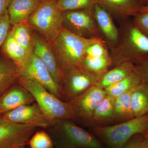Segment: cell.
Listing matches in <instances>:
<instances>
[{
  "label": "cell",
  "mask_w": 148,
  "mask_h": 148,
  "mask_svg": "<svg viewBox=\"0 0 148 148\" xmlns=\"http://www.w3.org/2000/svg\"><path fill=\"white\" fill-rule=\"evenodd\" d=\"M73 121L59 119L52 123L47 130L57 148H102L93 135L77 125Z\"/></svg>",
  "instance_id": "2"
},
{
  "label": "cell",
  "mask_w": 148,
  "mask_h": 148,
  "mask_svg": "<svg viewBox=\"0 0 148 148\" xmlns=\"http://www.w3.org/2000/svg\"><path fill=\"white\" fill-rule=\"evenodd\" d=\"M114 103L115 98L107 94L94 110L91 124H101L114 120Z\"/></svg>",
  "instance_id": "23"
},
{
  "label": "cell",
  "mask_w": 148,
  "mask_h": 148,
  "mask_svg": "<svg viewBox=\"0 0 148 148\" xmlns=\"http://www.w3.org/2000/svg\"><path fill=\"white\" fill-rule=\"evenodd\" d=\"M18 67L11 60L0 58V96L17 83Z\"/></svg>",
  "instance_id": "19"
},
{
  "label": "cell",
  "mask_w": 148,
  "mask_h": 148,
  "mask_svg": "<svg viewBox=\"0 0 148 148\" xmlns=\"http://www.w3.org/2000/svg\"><path fill=\"white\" fill-rule=\"evenodd\" d=\"M1 48L4 53L18 67L24 63L30 54L17 42L10 31L9 32Z\"/></svg>",
  "instance_id": "22"
},
{
  "label": "cell",
  "mask_w": 148,
  "mask_h": 148,
  "mask_svg": "<svg viewBox=\"0 0 148 148\" xmlns=\"http://www.w3.org/2000/svg\"><path fill=\"white\" fill-rule=\"evenodd\" d=\"M41 2L45 1H48V0H40Z\"/></svg>",
  "instance_id": "39"
},
{
  "label": "cell",
  "mask_w": 148,
  "mask_h": 148,
  "mask_svg": "<svg viewBox=\"0 0 148 148\" xmlns=\"http://www.w3.org/2000/svg\"><path fill=\"white\" fill-rule=\"evenodd\" d=\"M134 17L133 23L148 38V11L139 12Z\"/></svg>",
  "instance_id": "30"
},
{
  "label": "cell",
  "mask_w": 148,
  "mask_h": 148,
  "mask_svg": "<svg viewBox=\"0 0 148 148\" xmlns=\"http://www.w3.org/2000/svg\"><path fill=\"white\" fill-rule=\"evenodd\" d=\"M93 12L101 33L108 42L112 44L117 43L119 38V32L111 14L97 4L94 6Z\"/></svg>",
  "instance_id": "17"
},
{
  "label": "cell",
  "mask_w": 148,
  "mask_h": 148,
  "mask_svg": "<svg viewBox=\"0 0 148 148\" xmlns=\"http://www.w3.org/2000/svg\"><path fill=\"white\" fill-rule=\"evenodd\" d=\"M12 26L10 31L14 38L30 54L33 51L34 44V33L32 29L27 22Z\"/></svg>",
  "instance_id": "24"
},
{
  "label": "cell",
  "mask_w": 148,
  "mask_h": 148,
  "mask_svg": "<svg viewBox=\"0 0 148 148\" xmlns=\"http://www.w3.org/2000/svg\"><path fill=\"white\" fill-rule=\"evenodd\" d=\"M33 53L45 66L52 78L61 88L62 73L51 44L42 37L34 33Z\"/></svg>",
  "instance_id": "13"
},
{
  "label": "cell",
  "mask_w": 148,
  "mask_h": 148,
  "mask_svg": "<svg viewBox=\"0 0 148 148\" xmlns=\"http://www.w3.org/2000/svg\"><path fill=\"white\" fill-rule=\"evenodd\" d=\"M10 0H0V18L7 11Z\"/></svg>",
  "instance_id": "34"
},
{
  "label": "cell",
  "mask_w": 148,
  "mask_h": 148,
  "mask_svg": "<svg viewBox=\"0 0 148 148\" xmlns=\"http://www.w3.org/2000/svg\"><path fill=\"white\" fill-rule=\"evenodd\" d=\"M17 83L32 94L35 102L52 123L59 119L77 121L70 102L58 98L34 81L18 78Z\"/></svg>",
  "instance_id": "4"
},
{
  "label": "cell",
  "mask_w": 148,
  "mask_h": 148,
  "mask_svg": "<svg viewBox=\"0 0 148 148\" xmlns=\"http://www.w3.org/2000/svg\"><path fill=\"white\" fill-rule=\"evenodd\" d=\"M148 128V114L111 126H98L93 132L110 148H120L133 136Z\"/></svg>",
  "instance_id": "5"
},
{
  "label": "cell",
  "mask_w": 148,
  "mask_h": 148,
  "mask_svg": "<svg viewBox=\"0 0 148 148\" xmlns=\"http://www.w3.org/2000/svg\"><path fill=\"white\" fill-rule=\"evenodd\" d=\"M110 56L115 66L126 61L135 64L148 56V37L133 22L127 26L121 42L113 49Z\"/></svg>",
  "instance_id": "6"
},
{
  "label": "cell",
  "mask_w": 148,
  "mask_h": 148,
  "mask_svg": "<svg viewBox=\"0 0 148 148\" xmlns=\"http://www.w3.org/2000/svg\"><path fill=\"white\" fill-rule=\"evenodd\" d=\"M101 39L90 45L86 49V56H110L108 51Z\"/></svg>",
  "instance_id": "29"
},
{
  "label": "cell",
  "mask_w": 148,
  "mask_h": 148,
  "mask_svg": "<svg viewBox=\"0 0 148 148\" xmlns=\"http://www.w3.org/2000/svg\"><path fill=\"white\" fill-rule=\"evenodd\" d=\"M135 70L134 63L130 61L123 62L103 75L96 85L105 89L126 77Z\"/></svg>",
  "instance_id": "18"
},
{
  "label": "cell",
  "mask_w": 148,
  "mask_h": 148,
  "mask_svg": "<svg viewBox=\"0 0 148 148\" xmlns=\"http://www.w3.org/2000/svg\"><path fill=\"white\" fill-rule=\"evenodd\" d=\"M110 56H86L83 67L88 71L102 77L109 71L112 65Z\"/></svg>",
  "instance_id": "26"
},
{
  "label": "cell",
  "mask_w": 148,
  "mask_h": 148,
  "mask_svg": "<svg viewBox=\"0 0 148 148\" xmlns=\"http://www.w3.org/2000/svg\"><path fill=\"white\" fill-rule=\"evenodd\" d=\"M101 39L100 37L79 36L63 28L51 44L61 72L71 68L83 67L88 47Z\"/></svg>",
  "instance_id": "1"
},
{
  "label": "cell",
  "mask_w": 148,
  "mask_h": 148,
  "mask_svg": "<svg viewBox=\"0 0 148 148\" xmlns=\"http://www.w3.org/2000/svg\"><path fill=\"white\" fill-rule=\"evenodd\" d=\"M144 136H148V128L147 130L145 132V133L144 134Z\"/></svg>",
  "instance_id": "38"
},
{
  "label": "cell",
  "mask_w": 148,
  "mask_h": 148,
  "mask_svg": "<svg viewBox=\"0 0 148 148\" xmlns=\"http://www.w3.org/2000/svg\"><path fill=\"white\" fill-rule=\"evenodd\" d=\"M144 82L143 78L135 69L134 72L126 77L104 89L107 94L115 98L132 90Z\"/></svg>",
  "instance_id": "21"
},
{
  "label": "cell",
  "mask_w": 148,
  "mask_h": 148,
  "mask_svg": "<svg viewBox=\"0 0 148 148\" xmlns=\"http://www.w3.org/2000/svg\"><path fill=\"white\" fill-rule=\"evenodd\" d=\"M36 128L13 123L0 115V148H26Z\"/></svg>",
  "instance_id": "11"
},
{
  "label": "cell",
  "mask_w": 148,
  "mask_h": 148,
  "mask_svg": "<svg viewBox=\"0 0 148 148\" xmlns=\"http://www.w3.org/2000/svg\"><path fill=\"white\" fill-rule=\"evenodd\" d=\"M27 22L32 30L51 44L63 28V14L58 8L57 0L41 2Z\"/></svg>",
  "instance_id": "3"
},
{
  "label": "cell",
  "mask_w": 148,
  "mask_h": 148,
  "mask_svg": "<svg viewBox=\"0 0 148 148\" xmlns=\"http://www.w3.org/2000/svg\"><path fill=\"white\" fill-rule=\"evenodd\" d=\"M34 102L32 94L17 83L0 96V115H3L21 105Z\"/></svg>",
  "instance_id": "14"
},
{
  "label": "cell",
  "mask_w": 148,
  "mask_h": 148,
  "mask_svg": "<svg viewBox=\"0 0 148 148\" xmlns=\"http://www.w3.org/2000/svg\"><path fill=\"white\" fill-rule=\"evenodd\" d=\"M8 121L16 124L24 125L47 129L52 122L36 102L18 106L3 115Z\"/></svg>",
  "instance_id": "12"
},
{
  "label": "cell",
  "mask_w": 148,
  "mask_h": 148,
  "mask_svg": "<svg viewBox=\"0 0 148 148\" xmlns=\"http://www.w3.org/2000/svg\"><path fill=\"white\" fill-rule=\"evenodd\" d=\"M63 28L86 38L100 37L101 32L95 21L93 10L62 12Z\"/></svg>",
  "instance_id": "9"
},
{
  "label": "cell",
  "mask_w": 148,
  "mask_h": 148,
  "mask_svg": "<svg viewBox=\"0 0 148 148\" xmlns=\"http://www.w3.org/2000/svg\"><path fill=\"white\" fill-rule=\"evenodd\" d=\"M140 148H148V136H144Z\"/></svg>",
  "instance_id": "35"
},
{
  "label": "cell",
  "mask_w": 148,
  "mask_h": 148,
  "mask_svg": "<svg viewBox=\"0 0 148 148\" xmlns=\"http://www.w3.org/2000/svg\"><path fill=\"white\" fill-rule=\"evenodd\" d=\"M10 25L7 10L0 18V48L2 47L10 31Z\"/></svg>",
  "instance_id": "31"
},
{
  "label": "cell",
  "mask_w": 148,
  "mask_h": 148,
  "mask_svg": "<svg viewBox=\"0 0 148 148\" xmlns=\"http://www.w3.org/2000/svg\"><path fill=\"white\" fill-rule=\"evenodd\" d=\"M144 136V134L135 135L120 148H140Z\"/></svg>",
  "instance_id": "33"
},
{
  "label": "cell",
  "mask_w": 148,
  "mask_h": 148,
  "mask_svg": "<svg viewBox=\"0 0 148 148\" xmlns=\"http://www.w3.org/2000/svg\"><path fill=\"white\" fill-rule=\"evenodd\" d=\"M135 69L145 82H148V56L135 64Z\"/></svg>",
  "instance_id": "32"
},
{
  "label": "cell",
  "mask_w": 148,
  "mask_h": 148,
  "mask_svg": "<svg viewBox=\"0 0 148 148\" xmlns=\"http://www.w3.org/2000/svg\"><path fill=\"white\" fill-rule=\"evenodd\" d=\"M131 103L134 117L148 114V82H144L134 88L131 94Z\"/></svg>",
  "instance_id": "20"
},
{
  "label": "cell",
  "mask_w": 148,
  "mask_h": 148,
  "mask_svg": "<svg viewBox=\"0 0 148 148\" xmlns=\"http://www.w3.org/2000/svg\"><path fill=\"white\" fill-rule=\"evenodd\" d=\"M96 0H57L58 8L62 12L79 10H93Z\"/></svg>",
  "instance_id": "27"
},
{
  "label": "cell",
  "mask_w": 148,
  "mask_h": 148,
  "mask_svg": "<svg viewBox=\"0 0 148 148\" xmlns=\"http://www.w3.org/2000/svg\"><path fill=\"white\" fill-rule=\"evenodd\" d=\"M61 73V89L64 101L67 102L96 85L102 77L92 73L83 67L71 68Z\"/></svg>",
  "instance_id": "7"
},
{
  "label": "cell",
  "mask_w": 148,
  "mask_h": 148,
  "mask_svg": "<svg viewBox=\"0 0 148 148\" xmlns=\"http://www.w3.org/2000/svg\"><path fill=\"white\" fill-rule=\"evenodd\" d=\"M106 95L105 89L94 85L69 101L77 121L91 124L94 110Z\"/></svg>",
  "instance_id": "10"
},
{
  "label": "cell",
  "mask_w": 148,
  "mask_h": 148,
  "mask_svg": "<svg viewBox=\"0 0 148 148\" xmlns=\"http://www.w3.org/2000/svg\"><path fill=\"white\" fill-rule=\"evenodd\" d=\"M133 89L115 98L114 120L123 122L135 118L132 114L131 103Z\"/></svg>",
  "instance_id": "25"
},
{
  "label": "cell",
  "mask_w": 148,
  "mask_h": 148,
  "mask_svg": "<svg viewBox=\"0 0 148 148\" xmlns=\"http://www.w3.org/2000/svg\"><path fill=\"white\" fill-rule=\"evenodd\" d=\"M96 3L111 16L119 18L135 16L143 6L140 0H96Z\"/></svg>",
  "instance_id": "15"
},
{
  "label": "cell",
  "mask_w": 148,
  "mask_h": 148,
  "mask_svg": "<svg viewBox=\"0 0 148 148\" xmlns=\"http://www.w3.org/2000/svg\"><path fill=\"white\" fill-rule=\"evenodd\" d=\"M140 1L143 6L148 5V0H140Z\"/></svg>",
  "instance_id": "37"
},
{
  "label": "cell",
  "mask_w": 148,
  "mask_h": 148,
  "mask_svg": "<svg viewBox=\"0 0 148 148\" xmlns=\"http://www.w3.org/2000/svg\"><path fill=\"white\" fill-rule=\"evenodd\" d=\"M31 148H53L54 144L50 135L44 130L34 133L29 140Z\"/></svg>",
  "instance_id": "28"
},
{
  "label": "cell",
  "mask_w": 148,
  "mask_h": 148,
  "mask_svg": "<svg viewBox=\"0 0 148 148\" xmlns=\"http://www.w3.org/2000/svg\"><path fill=\"white\" fill-rule=\"evenodd\" d=\"M146 11H148V5L143 6L140 8V12H145Z\"/></svg>",
  "instance_id": "36"
},
{
  "label": "cell",
  "mask_w": 148,
  "mask_h": 148,
  "mask_svg": "<svg viewBox=\"0 0 148 148\" xmlns=\"http://www.w3.org/2000/svg\"><path fill=\"white\" fill-rule=\"evenodd\" d=\"M40 2V0H10L8 13L11 25L27 22Z\"/></svg>",
  "instance_id": "16"
},
{
  "label": "cell",
  "mask_w": 148,
  "mask_h": 148,
  "mask_svg": "<svg viewBox=\"0 0 148 148\" xmlns=\"http://www.w3.org/2000/svg\"><path fill=\"white\" fill-rule=\"evenodd\" d=\"M31 80L42 85L47 90L64 101L61 88L39 58L33 52L24 63L18 67V78Z\"/></svg>",
  "instance_id": "8"
}]
</instances>
